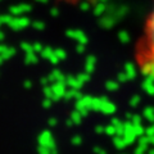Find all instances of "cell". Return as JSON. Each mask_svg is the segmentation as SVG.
Instances as JSON below:
<instances>
[{
	"label": "cell",
	"mask_w": 154,
	"mask_h": 154,
	"mask_svg": "<svg viewBox=\"0 0 154 154\" xmlns=\"http://www.w3.org/2000/svg\"><path fill=\"white\" fill-rule=\"evenodd\" d=\"M134 134H135V136H136V137L143 136V135L145 134V128L141 126V123L140 125H134Z\"/></svg>",
	"instance_id": "obj_3"
},
{
	"label": "cell",
	"mask_w": 154,
	"mask_h": 154,
	"mask_svg": "<svg viewBox=\"0 0 154 154\" xmlns=\"http://www.w3.org/2000/svg\"><path fill=\"white\" fill-rule=\"evenodd\" d=\"M132 123H134V125H140V123H141L140 116H134V117H132Z\"/></svg>",
	"instance_id": "obj_8"
},
{
	"label": "cell",
	"mask_w": 154,
	"mask_h": 154,
	"mask_svg": "<svg viewBox=\"0 0 154 154\" xmlns=\"http://www.w3.org/2000/svg\"><path fill=\"white\" fill-rule=\"evenodd\" d=\"M107 132H108V135H114L116 134V128L113 126H110V127L107 128Z\"/></svg>",
	"instance_id": "obj_9"
},
{
	"label": "cell",
	"mask_w": 154,
	"mask_h": 154,
	"mask_svg": "<svg viewBox=\"0 0 154 154\" xmlns=\"http://www.w3.org/2000/svg\"><path fill=\"white\" fill-rule=\"evenodd\" d=\"M139 145L148 148V145H149V136L148 135L144 134L143 136H139Z\"/></svg>",
	"instance_id": "obj_5"
},
{
	"label": "cell",
	"mask_w": 154,
	"mask_h": 154,
	"mask_svg": "<svg viewBox=\"0 0 154 154\" xmlns=\"http://www.w3.org/2000/svg\"><path fill=\"white\" fill-rule=\"evenodd\" d=\"M135 58L141 73L154 80V8L149 14L143 36L136 45Z\"/></svg>",
	"instance_id": "obj_1"
},
{
	"label": "cell",
	"mask_w": 154,
	"mask_h": 154,
	"mask_svg": "<svg viewBox=\"0 0 154 154\" xmlns=\"http://www.w3.org/2000/svg\"><path fill=\"white\" fill-rule=\"evenodd\" d=\"M114 144H116V146H117L118 149H123L125 146H127V144L125 143L123 137L122 136H118V135H117V137L114 139Z\"/></svg>",
	"instance_id": "obj_4"
},
{
	"label": "cell",
	"mask_w": 154,
	"mask_h": 154,
	"mask_svg": "<svg viewBox=\"0 0 154 154\" xmlns=\"http://www.w3.org/2000/svg\"><path fill=\"white\" fill-rule=\"evenodd\" d=\"M145 135H148V136H152V135H154V123L152 125V126H149L148 128H145Z\"/></svg>",
	"instance_id": "obj_7"
},
{
	"label": "cell",
	"mask_w": 154,
	"mask_h": 154,
	"mask_svg": "<svg viewBox=\"0 0 154 154\" xmlns=\"http://www.w3.org/2000/svg\"><path fill=\"white\" fill-rule=\"evenodd\" d=\"M148 154H154V149H152V150H149Z\"/></svg>",
	"instance_id": "obj_11"
},
{
	"label": "cell",
	"mask_w": 154,
	"mask_h": 154,
	"mask_svg": "<svg viewBox=\"0 0 154 154\" xmlns=\"http://www.w3.org/2000/svg\"><path fill=\"white\" fill-rule=\"evenodd\" d=\"M149 144H153V145H154V135L149 136Z\"/></svg>",
	"instance_id": "obj_10"
},
{
	"label": "cell",
	"mask_w": 154,
	"mask_h": 154,
	"mask_svg": "<svg viewBox=\"0 0 154 154\" xmlns=\"http://www.w3.org/2000/svg\"><path fill=\"white\" fill-rule=\"evenodd\" d=\"M135 154H148V153H146V148L139 145V146L136 148V150H135Z\"/></svg>",
	"instance_id": "obj_6"
},
{
	"label": "cell",
	"mask_w": 154,
	"mask_h": 154,
	"mask_svg": "<svg viewBox=\"0 0 154 154\" xmlns=\"http://www.w3.org/2000/svg\"><path fill=\"white\" fill-rule=\"evenodd\" d=\"M144 117H145L149 122L154 123V108H146L144 110Z\"/></svg>",
	"instance_id": "obj_2"
}]
</instances>
